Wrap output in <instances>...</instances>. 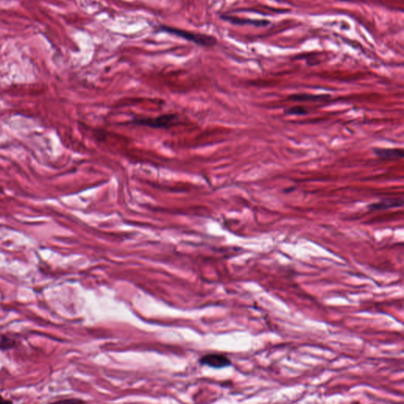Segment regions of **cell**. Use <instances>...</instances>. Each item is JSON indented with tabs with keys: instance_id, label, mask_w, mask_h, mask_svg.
<instances>
[{
	"instance_id": "3",
	"label": "cell",
	"mask_w": 404,
	"mask_h": 404,
	"mask_svg": "<svg viewBox=\"0 0 404 404\" xmlns=\"http://www.w3.org/2000/svg\"><path fill=\"white\" fill-rule=\"evenodd\" d=\"M202 365L215 368V369H222L225 367L231 365V361L223 355L221 354H209L204 355L200 359Z\"/></svg>"
},
{
	"instance_id": "4",
	"label": "cell",
	"mask_w": 404,
	"mask_h": 404,
	"mask_svg": "<svg viewBox=\"0 0 404 404\" xmlns=\"http://www.w3.org/2000/svg\"><path fill=\"white\" fill-rule=\"evenodd\" d=\"M403 205H404L403 199L394 198V199H386L382 202L369 204L367 208L370 211H383L388 210L390 208H400Z\"/></svg>"
},
{
	"instance_id": "1",
	"label": "cell",
	"mask_w": 404,
	"mask_h": 404,
	"mask_svg": "<svg viewBox=\"0 0 404 404\" xmlns=\"http://www.w3.org/2000/svg\"><path fill=\"white\" fill-rule=\"evenodd\" d=\"M158 31L162 33H168L171 35L176 36L179 38L186 40L188 41L193 42L198 45L211 48L216 45L217 43V38L213 36L203 34V33H191L190 31H186L183 29H177L173 27L167 26V25H158Z\"/></svg>"
},
{
	"instance_id": "8",
	"label": "cell",
	"mask_w": 404,
	"mask_h": 404,
	"mask_svg": "<svg viewBox=\"0 0 404 404\" xmlns=\"http://www.w3.org/2000/svg\"><path fill=\"white\" fill-rule=\"evenodd\" d=\"M16 344L14 339L9 338L7 336H2L0 339V349L9 350L14 347Z\"/></svg>"
},
{
	"instance_id": "5",
	"label": "cell",
	"mask_w": 404,
	"mask_h": 404,
	"mask_svg": "<svg viewBox=\"0 0 404 404\" xmlns=\"http://www.w3.org/2000/svg\"><path fill=\"white\" fill-rule=\"evenodd\" d=\"M221 19L225 20V21H229V22L234 24V25H251L257 27H264L267 26L269 24V21H266V20H251V19H240L237 17L227 16V15L221 16Z\"/></svg>"
},
{
	"instance_id": "11",
	"label": "cell",
	"mask_w": 404,
	"mask_h": 404,
	"mask_svg": "<svg viewBox=\"0 0 404 404\" xmlns=\"http://www.w3.org/2000/svg\"><path fill=\"white\" fill-rule=\"evenodd\" d=\"M1 402H7V401H6L2 396H0V403Z\"/></svg>"
},
{
	"instance_id": "2",
	"label": "cell",
	"mask_w": 404,
	"mask_h": 404,
	"mask_svg": "<svg viewBox=\"0 0 404 404\" xmlns=\"http://www.w3.org/2000/svg\"><path fill=\"white\" fill-rule=\"evenodd\" d=\"M177 116L175 114H166L153 119H140L131 121L130 124L152 128H169L177 122Z\"/></svg>"
},
{
	"instance_id": "7",
	"label": "cell",
	"mask_w": 404,
	"mask_h": 404,
	"mask_svg": "<svg viewBox=\"0 0 404 404\" xmlns=\"http://www.w3.org/2000/svg\"><path fill=\"white\" fill-rule=\"evenodd\" d=\"M330 95H314L307 93H299L289 96L288 101H298V102H308V101H324L329 98Z\"/></svg>"
},
{
	"instance_id": "10",
	"label": "cell",
	"mask_w": 404,
	"mask_h": 404,
	"mask_svg": "<svg viewBox=\"0 0 404 404\" xmlns=\"http://www.w3.org/2000/svg\"><path fill=\"white\" fill-rule=\"evenodd\" d=\"M295 190V188H292V189H291V188H289V189H287V190H284V192L285 193H289V192H291L292 191V190Z\"/></svg>"
},
{
	"instance_id": "6",
	"label": "cell",
	"mask_w": 404,
	"mask_h": 404,
	"mask_svg": "<svg viewBox=\"0 0 404 404\" xmlns=\"http://www.w3.org/2000/svg\"><path fill=\"white\" fill-rule=\"evenodd\" d=\"M373 153L382 160H399L403 158L404 151L402 149H373Z\"/></svg>"
},
{
	"instance_id": "9",
	"label": "cell",
	"mask_w": 404,
	"mask_h": 404,
	"mask_svg": "<svg viewBox=\"0 0 404 404\" xmlns=\"http://www.w3.org/2000/svg\"><path fill=\"white\" fill-rule=\"evenodd\" d=\"M286 114L291 115V116H305L307 115L308 112L305 108L301 106H295L291 107L286 111Z\"/></svg>"
}]
</instances>
